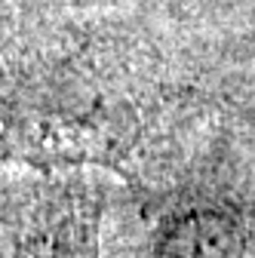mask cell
<instances>
[{
  "mask_svg": "<svg viewBox=\"0 0 255 258\" xmlns=\"http://www.w3.org/2000/svg\"><path fill=\"white\" fill-rule=\"evenodd\" d=\"M148 258H255V246L240 221L194 212L163 224Z\"/></svg>",
  "mask_w": 255,
  "mask_h": 258,
  "instance_id": "7a4b0ae2",
  "label": "cell"
},
{
  "mask_svg": "<svg viewBox=\"0 0 255 258\" xmlns=\"http://www.w3.org/2000/svg\"><path fill=\"white\" fill-rule=\"evenodd\" d=\"M4 258H99V206L74 190L19 206L7 218Z\"/></svg>",
  "mask_w": 255,
  "mask_h": 258,
  "instance_id": "6da1fadb",
  "label": "cell"
}]
</instances>
